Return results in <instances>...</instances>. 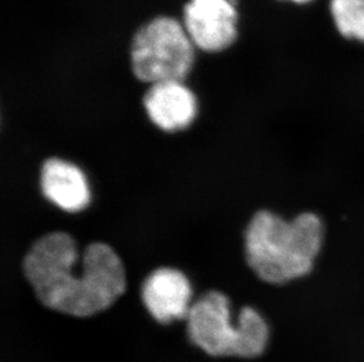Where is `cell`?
I'll use <instances>...</instances> for the list:
<instances>
[{"mask_svg": "<svg viewBox=\"0 0 364 362\" xmlns=\"http://www.w3.org/2000/svg\"><path fill=\"white\" fill-rule=\"evenodd\" d=\"M23 270L41 304L78 318L105 311L127 287L123 263L112 247L90 243L80 259L73 236L59 231L32 243Z\"/></svg>", "mask_w": 364, "mask_h": 362, "instance_id": "1", "label": "cell"}, {"mask_svg": "<svg viewBox=\"0 0 364 362\" xmlns=\"http://www.w3.org/2000/svg\"><path fill=\"white\" fill-rule=\"evenodd\" d=\"M326 240V222L318 213L306 209L287 218L259 209L245 227L244 256L259 280L282 286L313 273Z\"/></svg>", "mask_w": 364, "mask_h": 362, "instance_id": "2", "label": "cell"}, {"mask_svg": "<svg viewBox=\"0 0 364 362\" xmlns=\"http://www.w3.org/2000/svg\"><path fill=\"white\" fill-rule=\"evenodd\" d=\"M186 320L190 340L209 356L254 359L264 353L270 338L268 322L255 308H242L234 324L230 301L217 290L193 304Z\"/></svg>", "mask_w": 364, "mask_h": 362, "instance_id": "3", "label": "cell"}, {"mask_svg": "<svg viewBox=\"0 0 364 362\" xmlns=\"http://www.w3.org/2000/svg\"><path fill=\"white\" fill-rule=\"evenodd\" d=\"M195 48L184 25L173 18H156L134 35L131 46L134 75L150 85L184 82L193 69Z\"/></svg>", "mask_w": 364, "mask_h": 362, "instance_id": "4", "label": "cell"}, {"mask_svg": "<svg viewBox=\"0 0 364 362\" xmlns=\"http://www.w3.org/2000/svg\"><path fill=\"white\" fill-rule=\"evenodd\" d=\"M184 28L196 48L220 52L237 37V12L232 0H190L184 9Z\"/></svg>", "mask_w": 364, "mask_h": 362, "instance_id": "5", "label": "cell"}, {"mask_svg": "<svg viewBox=\"0 0 364 362\" xmlns=\"http://www.w3.org/2000/svg\"><path fill=\"white\" fill-rule=\"evenodd\" d=\"M193 290L186 274L171 267L154 270L141 285V300L161 324L188 318Z\"/></svg>", "mask_w": 364, "mask_h": 362, "instance_id": "6", "label": "cell"}, {"mask_svg": "<svg viewBox=\"0 0 364 362\" xmlns=\"http://www.w3.org/2000/svg\"><path fill=\"white\" fill-rule=\"evenodd\" d=\"M145 112L155 126L165 132L186 130L197 116V99L184 82L151 84L143 98Z\"/></svg>", "mask_w": 364, "mask_h": 362, "instance_id": "7", "label": "cell"}, {"mask_svg": "<svg viewBox=\"0 0 364 362\" xmlns=\"http://www.w3.org/2000/svg\"><path fill=\"white\" fill-rule=\"evenodd\" d=\"M39 182L45 198L65 212H80L89 205L91 195L85 175L70 161L59 158L45 160Z\"/></svg>", "mask_w": 364, "mask_h": 362, "instance_id": "8", "label": "cell"}, {"mask_svg": "<svg viewBox=\"0 0 364 362\" xmlns=\"http://www.w3.org/2000/svg\"><path fill=\"white\" fill-rule=\"evenodd\" d=\"M330 10L341 35L364 43V0H331Z\"/></svg>", "mask_w": 364, "mask_h": 362, "instance_id": "9", "label": "cell"}, {"mask_svg": "<svg viewBox=\"0 0 364 362\" xmlns=\"http://www.w3.org/2000/svg\"><path fill=\"white\" fill-rule=\"evenodd\" d=\"M288 1H292V3L296 4H306L309 3V1H311V0H288Z\"/></svg>", "mask_w": 364, "mask_h": 362, "instance_id": "10", "label": "cell"}]
</instances>
